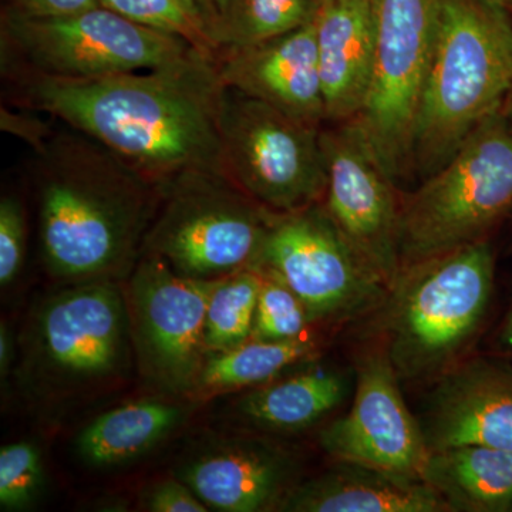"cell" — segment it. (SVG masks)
Masks as SVG:
<instances>
[{"label":"cell","mask_w":512,"mask_h":512,"mask_svg":"<svg viewBox=\"0 0 512 512\" xmlns=\"http://www.w3.org/2000/svg\"><path fill=\"white\" fill-rule=\"evenodd\" d=\"M319 5H323V3L330 2V0H318Z\"/></svg>","instance_id":"38"},{"label":"cell","mask_w":512,"mask_h":512,"mask_svg":"<svg viewBox=\"0 0 512 512\" xmlns=\"http://www.w3.org/2000/svg\"><path fill=\"white\" fill-rule=\"evenodd\" d=\"M26 111L28 113H12V111L3 107L2 119H0L2 121V130L22 138L35 151L43 146V143L53 133V130L45 121L29 116V110Z\"/></svg>","instance_id":"32"},{"label":"cell","mask_w":512,"mask_h":512,"mask_svg":"<svg viewBox=\"0 0 512 512\" xmlns=\"http://www.w3.org/2000/svg\"><path fill=\"white\" fill-rule=\"evenodd\" d=\"M12 353V336H10L8 326L2 323V326H0V370H2V377L9 373L10 363L13 360Z\"/></svg>","instance_id":"33"},{"label":"cell","mask_w":512,"mask_h":512,"mask_svg":"<svg viewBox=\"0 0 512 512\" xmlns=\"http://www.w3.org/2000/svg\"><path fill=\"white\" fill-rule=\"evenodd\" d=\"M45 484L39 448L29 441L6 444L0 450V507L6 511L29 508Z\"/></svg>","instance_id":"28"},{"label":"cell","mask_w":512,"mask_h":512,"mask_svg":"<svg viewBox=\"0 0 512 512\" xmlns=\"http://www.w3.org/2000/svg\"><path fill=\"white\" fill-rule=\"evenodd\" d=\"M511 12H512V9H511Z\"/></svg>","instance_id":"39"},{"label":"cell","mask_w":512,"mask_h":512,"mask_svg":"<svg viewBox=\"0 0 512 512\" xmlns=\"http://www.w3.org/2000/svg\"><path fill=\"white\" fill-rule=\"evenodd\" d=\"M261 284L258 269H245L218 279L205 315L208 352H225L252 339Z\"/></svg>","instance_id":"25"},{"label":"cell","mask_w":512,"mask_h":512,"mask_svg":"<svg viewBox=\"0 0 512 512\" xmlns=\"http://www.w3.org/2000/svg\"><path fill=\"white\" fill-rule=\"evenodd\" d=\"M0 37L5 76L97 79L158 69L200 52L183 37L140 25L103 6L59 18H29L8 9Z\"/></svg>","instance_id":"7"},{"label":"cell","mask_w":512,"mask_h":512,"mask_svg":"<svg viewBox=\"0 0 512 512\" xmlns=\"http://www.w3.org/2000/svg\"><path fill=\"white\" fill-rule=\"evenodd\" d=\"M262 275L256 305L252 339L262 342H288L301 339L308 325V312L299 296L279 276L258 269Z\"/></svg>","instance_id":"27"},{"label":"cell","mask_w":512,"mask_h":512,"mask_svg":"<svg viewBox=\"0 0 512 512\" xmlns=\"http://www.w3.org/2000/svg\"><path fill=\"white\" fill-rule=\"evenodd\" d=\"M198 3H200L202 12L205 13L210 26H212V23L220 18L222 12L227 8L228 0H198Z\"/></svg>","instance_id":"35"},{"label":"cell","mask_w":512,"mask_h":512,"mask_svg":"<svg viewBox=\"0 0 512 512\" xmlns=\"http://www.w3.org/2000/svg\"><path fill=\"white\" fill-rule=\"evenodd\" d=\"M184 407L140 400L100 414L76 440L77 454L94 467H113L143 456L183 423Z\"/></svg>","instance_id":"21"},{"label":"cell","mask_w":512,"mask_h":512,"mask_svg":"<svg viewBox=\"0 0 512 512\" xmlns=\"http://www.w3.org/2000/svg\"><path fill=\"white\" fill-rule=\"evenodd\" d=\"M325 124L356 119L365 103L376 47L375 0H330L315 18Z\"/></svg>","instance_id":"18"},{"label":"cell","mask_w":512,"mask_h":512,"mask_svg":"<svg viewBox=\"0 0 512 512\" xmlns=\"http://www.w3.org/2000/svg\"><path fill=\"white\" fill-rule=\"evenodd\" d=\"M512 212V134L494 111L436 173L403 192L400 261L404 268L490 241Z\"/></svg>","instance_id":"5"},{"label":"cell","mask_w":512,"mask_h":512,"mask_svg":"<svg viewBox=\"0 0 512 512\" xmlns=\"http://www.w3.org/2000/svg\"><path fill=\"white\" fill-rule=\"evenodd\" d=\"M399 380L384 345L366 352L357 367L349 413L320 431L323 450L339 463L423 480L430 448L404 403Z\"/></svg>","instance_id":"14"},{"label":"cell","mask_w":512,"mask_h":512,"mask_svg":"<svg viewBox=\"0 0 512 512\" xmlns=\"http://www.w3.org/2000/svg\"><path fill=\"white\" fill-rule=\"evenodd\" d=\"M498 2H501L503 5L507 6V8L512 9V0H498Z\"/></svg>","instance_id":"37"},{"label":"cell","mask_w":512,"mask_h":512,"mask_svg":"<svg viewBox=\"0 0 512 512\" xmlns=\"http://www.w3.org/2000/svg\"><path fill=\"white\" fill-rule=\"evenodd\" d=\"M26 251V217L18 197L5 195L0 201V285L15 281Z\"/></svg>","instance_id":"29"},{"label":"cell","mask_w":512,"mask_h":512,"mask_svg":"<svg viewBox=\"0 0 512 512\" xmlns=\"http://www.w3.org/2000/svg\"><path fill=\"white\" fill-rule=\"evenodd\" d=\"M272 214L217 168L185 171L161 187L143 252L188 278L217 281L256 268Z\"/></svg>","instance_id":"8"},{"label":"cell","mask_w":512,"mask_h":512,"mask_svg":"<svg viewBox=\"0 0 512 512\" xmlns=\"http://www.w3.org/2000/svg\"><path fill=\"white\" fill-rule=\"evenodd\" d=\"M319 6L318 0H228L211 26L217 56L309 25Z\"/></svg>","instance_id":"24"},{"label":"cell","mask_w":512,"mask_h":512,"mask_svg":"<svg viewBox=\"0 0 512 512\" xmlns=\"http://www.w3.org/2000/svg\"><path fill=\"white\" fill-rule=\"evenodd\" d=\"M431 450L485 446L512 451V366L507 360L458 363L440 377L421 426Z\"/></svg>","instance_id":"15"},{"label":"cell","mask_w":512,"mask_h":512,"mask_svg":"<svg viewBox=\"0 0 512 512\" xmlns=\"http://www.w3.org/2000/svg\"><path fill=\"white\" fill-rule=\"evenodd\" d=\"M217 67L224 86L303 123L325 126L315 20L258 45L221 53Z\"/></svg>","instance_id":"16"},{"label":"cell","mask_w":512,"mask_h":512,"mask_svg":"<svg viewBox=\"0 0 512 512\" xmlns=\"http://www.w3.org/2000/svg\"><path fill=\"white\" fill-rule=\"evenodd\" d=\"M512 82V12L498 0H443L417 117L413 175L436 173L500 109Z\"/></svg>","instance_id":"3"},{"label":"cell","mask_w":512,"mask_h":512,"mask_svg":"<svg viewBox=\"0 0 512 512\" xmlns=\"http://www.w3.org/2000/svg\"><path fill=\"white\" fill-rule=\"evenodd\" d=\"M423 481L450 511L511 512L512 451L485 446L431 450Z\"/></svg>","instance_id":"20"},{"label":"cell","mask_w":512,"mask_h":512,"mask_svg":"<svg viewBox=\"0 0 512 512\" xmlns=\"http://www.w3.org/2000/svg\"><path fill=\"white\" fill-rule=\"evenodd\" d=\"M217 281L178 274L164 258L148 252L126 279L123 291L138 367L161 392L188 396L197 390L210 355L205 315Z\"/></svg>","instance_id":"11"},{"label":"cell","mask_w":512,"mask_h":512,"mask_svg":"<svg viewBox=\"0 0 512 512\" xmlns=\"http://www.w3.org/2000/svg\"><path fill=\"white\" fill-rule=\"evenodd\" d=\"M279 511L291 512H450L423 480L383 473L359 464L338 467L295 484Z\"/></svg>","instance_id":"19"},{"label":"cell","mask_w":512,"mask_h":512,"mask_svg":"<svg viewBox=\"0 0 512 512\" xmlns=\"http://www.w3.org/2000/svg\"><path fill=\"white\" fill-rule=\"evenodd\" d=\"M326 167L323 207L350 249L392 291L402 272L399 185L348 123L320 130Z\"/></svg>","instance_id":"13"},{"label":"cell","mask_w":512,"mask_h":512,"mask_svg":"<svg viewBox=\"0 0 512 512\" xmlns=\"http://www.w3.org/2000/svg\"><path fill=\"white\" fill-rule=\"evenodd\" d=\"M6 79L20 109L86 134L161 187L185 171L221 170L224 84L215 57L197 52L158 69L97 79Z\"/></svg>","instance_id":"1"},{"label":"cell","mask_w":512,"mask_h":512,"mask_svg":"<svg viewBox=\"0 0 512 512\" xmlns=\"http://www.w3.org/2000/svg\"><path fill=\"white\" fill-rule=\"evenodd\" d=\"M144 510L153 512H207L210 508L180 478H170L144 495Z\"/></svg>","instance_id":"30"},{"label":"cell","mask_w":512,"mask_h":512,"mask_svg":"<svg viewBox=\"0 0 512 512\" xmlns=\"http://www.w3.org/2000/svg\"><path fill=\"white\" fill-rule=\"evenodd\" d=\"M376 47L365 103L350 121L399 185L413 175L417 117L443 0H375Z\"/></svg>","instance_id":"9"},{"label":"cell","mask_w":512,"mask_h":512,"mask_svg":"<svg viewBox=\"0 0 512 512\" xmlns=\"http://www.w3.org/2000/svg\"><path fill=\"white\" fill-rule=\"evenodd\" d=\"M130 318L117 282L72 284L47 296L23 335L22 379L37 399H74L116 382L130 365Z\"/></svg>","instance_id":"6"},{"label":"cell","mask_w":512,"mask_h":512,"mask_svg":"<svg viewBox=\"0 0 512 512\" xmlns=\"http://www.w3.org/2000/svg\"><path fill=\"white\" fill-rule=\"evenodd\" d=\"M100 6L151 29L183 37L217 59L211 26L198 0H99Z\"/></svg>","instance_id":"26"},{"label":"cell","mask_w":512,"mask_h":512,"mask_svg":"<svg viewBox=\"0 0 512 512\" xmlns=\"http://www.w3.org/2000/svg\"><path fill=\"white\" fill-rule=\"evenodd\" d=\"M255 269L282 279L311 322L349 319L386 302L389 289L350 249L322 202L272 214Z\"/></svg>","instance_id":"12"},{"label":"cell","mask_w":512,"mask_h":512,"mask_svg":"<svg viewBox=\"0 0 512 512\" xmlns=\"http://www.w3.org/2000/svg\"><path fill=\"white\" fill-rule=\"evenodd\" d=\"M39 244L66 284L127 279L143 254L161 185L67 127L35 150Z\"/></svg>","instance_id":"2"},{"label":"cell","mask_w":512,"mask_h":512,"mask_svg":"<svg viewBox=\"0 0 512 512\" xmlns=\"http://www.w3.org/2000/svg\"><path fill=\"white\" fill-rule=\"evenodd\" d=\"M177 476L214 510H278L295 485V461L266 441L238 437L215 441L192 454Z\"/></svg>","instance_id":"17"},{"label":"cell","mask_w":512,"mask_h":512,"mask_svg":"<svg viewBox=\"0 0 512 512\" xmlns=\"http://www.w3.org/2000/svg\"><path fill=\"white\" fill-rule=\"evenodd\" d=\"M511 512H512V510H511Z\"/></svg>","instance_id":"40"},{"label":"cell","mask_w":512,"mask_h":512,"mask_svg":"<svg viewBox=\"0 0 512 512\" xmlns=\"http://www.w3.org/2000/svg\"><path fill=\"white\" fill-rule=\"evenodd\" d=\"M320 130L224 86L221 171L266 210H305L322 202L326 192Z\"/></svg>","instance_id":"10"},{"label":"cell","mask_w":512,"mask_h":512,"mask_svg":"<svg viewBox=\"0 0 512 512\" xmlns=\"http://www.w3.org/2000/svg\"><path fill=\"white\" fill-rule=\"evenodd\" d=\"M490 241L404 268L387 296L384 349L400 380L441 377L483 326L494 291Z\"/></svg>","instance_id":"4"},{"label":"cell","mask_w":512,"mask_h":512,"mask_svg":"<svg viewBox=\"0 0 512 512\" xmlns=\"http://www.w3.org/2000/svg\"><path fill=\"white\" fill-rule=\"evenodd\" d=\"M500 113L512 134V82L511 86L508 87L507 93H505L503 103H501Z\"/></svg>","instance_id":"36"},{"label":"cell","mask_w":512,"mask_h":512,"mask_svg":"<svg viewBox=\"0 0 512 512\" xmlns=\"http://www.w3.org/2000/svg\"><path fill=\"white\" fill-rule=\"evenodd\" d=\"M497 342L501 353L512 359V306L505 316L500 332H498Z\"/></svg>","instance_id":"34"},{"label":"cell","mask_w":512,"mask_h":512,"mask_svg":"<svg viewBox=\"0 0 512 512\" xmlns=\"http://www.w3.org/2000/svg\"><path fill=\"white\" fill-rule=\"evenodd\" d=\"M345 377L332 370H312L255 387L238 402L239 416L276 433H291L318 423L343 402Z\"/></svg>","instance_id":"22"},{"label":"cell","mask_w":512,"mask_h":512,"mask_svg":"<svg viewBox=\"0 0 512 512\" xmlns=\"http://www.w3.org/2000/svg\"><path fill=\"white\" fill-rule=\"evenodd\" d=\"M97 6L99 0H10L8 9L29 18H59Z\"/></svg>","instance_id":"31"},{"label":"cell","mask_w":512,"mask_h":512,"mask_svg":"<svg viewBox=\"0 0 512 512\" xmlns=\"http://www.w3.org/2000/svg\"><path fill=\"white\" fill-rule=\"evenodd\" d=\"M315 349V343L305 338L288 342L251 339L238 348L210 353L194 394L211 396L264 386L284 370L312 356Z\"/></svg>","instance_id":"23"}]
</instances>
